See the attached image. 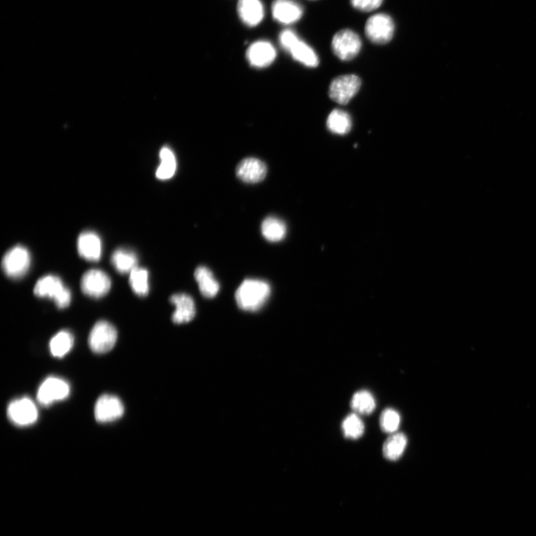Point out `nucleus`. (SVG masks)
Instances as JSON below:
<instances>
[{"mask_svg": "<svg viewBox=\"0 0 536 536\" xmlns=\"http://www.w3.org/2000/svg\"><path fill=\"white\" fill-rule=\"evenodd\" d=\"M7 414L11 423L20 427L34 424L38 418L35 404L27 397L12 401L8 407Z\"/></svg>", "mask_w": 536, "mask_h": 536, "instance_id": "8", "label": "nucleus"}, {"mask_svg": "<svg viewBox=\"0 0 536 536\" xmlns=\"http://www.w3.org/2000/svg\"><path fill=\"white\" fill-rule=\"evenodd\" d=\"M70 388L68 383L59 378H47L37 392V401L44 406L65 400L68 397Z\"/></svg>", "mask_w": 536, "mask_h": 536, "instance_id": "9", "label": "nucleus"}, {"mask_svg": "<svg viewBox=\"0 0 536 536\" xmlns=\"http://www.w3.org/2000/svg\"><path fill=\"white\" fill-rule=\"evenodd\" d=\"M276 56V50L269 42L253 44L247 51V58L253 67L262 68L272 65Z\"/></svg>", "mask_w": 536, "mask_h": 536, "instance_id": "14", "label": "nucleus"}, {"mask_svg": "<svg viewBox=\"0 0 536 536\" xmlns=\"http://www.w3.org/2000/svg\"><path fill=\"white\" fill-rule=\"evenodd\" d=\"M111 263L119 273L131 274L137 267L138 257L132 250L119 248L113 252Z\"/></svg>", "mask_w": 536, "mask_h": 536, "instance_id": "19", "label": "nucleus"}, {"mask_svg": "<svg viewBox=\"0 0 536 536\" xmlns=\"http://www.w3.org/2000/svg\"><path fill=\"white\" fill-rule=\"evenodd\" d=\"M395 25L390 16L377 14L370 17L366 23L365 33L368 39L376 44H386L393 37Z\"/></svg>", "mask_w": 536, "mask_h": 536, "instance_id": "5", "label": "nucleus"}, {"mask_svg": "<svg viewBox=\"0 0 536 536\" xmlns=\"http://www.w3.org/2000/svg\"><path fill=\"white\" fill-rule=\"evenodd\" d=\"M401 423L400 414L392 408H388L382 412L380 416V426L383 431L393 433L397 431Z\"/></svg>", "mask_w": 536, "mask_h": 536, "instance_id": "29", "label": "nucleus"}, {"mask_svg": "<svg viewBox=\"0 0 536 536\" xmlns=\"http://www.w3.org/2000/svg\"><path fill=\"white\" fill-rule=\"evenodd\" d=\"M81 288L87 296L101 298L109 292L111 280L104 272L98 269L89 270L82 276Z\"/></svg>", "mask_w": 536, "mask_h": 536, "instance_id": "10", "label": "nucleus"}, {"mask_svg": "<svg viewBox=\"0 0 536 536\" xmlns=\"http://www.w3.org/2000/svg\"><path fill=\"white\" fill-rule=\"evenodd\" d=\"M195 278L203 297L213 298L218 295L220 285L209 268L204 266L198 267L195 272Z\"/></svg>", "mask_w": 536, "mask_h": 536, "instance_id": "18", "label": "nucleus"}, {"mask_svg": "<svg viewBox=\"0 0 536 536\" xmlns=\"http://www.w3.org/2000/svg\"><path fill=\"white\" fill-rule=\"evenodd\" d=\"M362 85L361 79L354 75L340 76L331 82L329 87V96L340 105H347L359 92Z\"/></svg>", "mask_w": 536, "mask_h": 536, "instance_id": "7", "label": "nucleus"}, {"mask_svg": "<svg viewBox=\"0 0 536 536\" xmlns=\"http://www.w3.org/2000/svg\"><path fill=\"white\" fill-rule=\"evenodd\" d=\"M161 164L157 171V177L160 180H168L175 174L177 169L176 159L172 151L165 147L160 151Z\"/></svg>", "mask_w": 536, "mask_h": 536, "instance_id": "26", "label": "nucleus"}, {"mask_svg": "<svg viewBox=\"0 0 536 536\" xmlns=\"http://www.w3.org/2000/svg\"><path fill=\"white\" fill-rule=\"evenodd\" d=\"M78 251L80 256L87 261H99L102 253L100 237L94 232H83L78 239Z\"/></svg>", "mask_w": 536, "mask_h": 536, "instance_id": "15", "label": "nucleus"}, {"mask_svg": "<svg viewBox=\"0 0 536 536\" xmlns=\"http://www.w3.org/2000/svg\"><path fill=\"white\" fill-rule=\"evenodd\" d=\"M31 254L22 245H17L9 250L2 260V267L5 274L11 279H20L30 270Z\"/></svg>", "mask_w": 536, "mask_h": 536, "instance_id": "3", "label": "nucleus"}, {"mask_svg": "<svg viewBox=\"0 0 536 536\" xmlns=\"http://www.w3.org/2000/svg\"><path fill=\"white\" fill-rule=\"evenodd\" d=\"M327 127L333 134L345 135L351 130V117L346 112L341 110H334L329 114L327 120Z\"/></svg>", "mask_w": 536, "mask_h": 536, "instance_id": "22", "label": "nucleus"}, {"mask_svg": "<svg viewBox=\"0 0 536 536\" xmlns=\"http://www.w3.org/2000/svg\"><path fill=\"white\" fill-rule=\"evenodd\" d=\"M342 430L347 439H359L364 435V424L359 415L351 414L343 421Z\"/></svg>", "mask_w": 536, "mask_h": 536, "instance_id": "28", "label": "nucleus"}, {"mask_svg": "<svg viewBox=\"0 0 536 536\" xmlns=\"http://www.w3.org/2000/svg\"><path fill=\"white\" fill-rule=\"evenodd\" d=\"M74 344V338L70 331L63 330L59 331L49 343L50 352L54 357H63L72 350Z\"/></svg>", "mask_w": 536, "mask_h": 536, "instance_id": "24", "label": "nucleus"}, {"mask_svg": "<svg viewBox=\"0 0 536 536\" xmlns=\"http://www.w3.org/2000/svg\"><path fill=\"white\" fill-rule=\"evenodd\" d=\"M272 12L275 20L284 24L298 22L303 14L302 7L293 0H276Z\"/></svg>", "mask_w": 536, "mask_h": 536, "instance_id": "16", "label": "nucleus"}, {"mask_svg": "<svg viewBox=\"0 0 536 536\" xmlns=\"http://www.w3.org/2000/svg\"><path fill=\"white\" fill-rule=\"evenodd\" d=\"M351 407L357 414H371L376 408V400L369 391L362 390L356 392L351 400Z\"/></svg>", "mask_w": 536, "mask_h": 536, "instance_id": "21", "label": "nucleus"}, {"mask_svg": "<svg viewBox=\"0 0 536 536\" xmlns=\"http://www.w3.org/2000/svg\"><path fill=\"white\" fill-rule=\"evenodd\" d=\"M362 40L359 34L350 30L338 32L331 42L334 54L342 60H350L360 53Z\"/></svg>", "mask_w": 536, "mask_h": 536, "instance_id": "6", "label": "nucleus"}, {"mask_svg": "<svg viewBox=\"0 0 536 536\" xmlns=\"http://www.w3.org/2000/svg\"><path fill=\"white\" fill-rule=\"evenodd\" d=\"M352 6L363 12L375 11L382 4L383 0H350Z\"/></svg>", "mask_w": 536, "mask_h": 536, "instance_id": "30", "label": "nucleus"}, {"mask_svg": "<svg viewBox=\"0 0 536 536\" xmlns=\"http://www.w3.org/2000/svg\"><path fill=\"white\" fill-rule=\"evenodd\" d=\"M125 407L121 400L111 395H103L98 400L95 407V417L97 422L107 423L121 418Z\"/></svg>", "mask_w": 536, "mask_h": 536, "instance_id": "11", "label": "nucleus"}, {"mask_svg": "<svg viewBox=\"0 0 536 536\" xmlns=\"http://www.w3.org/2000/svg\"><path fill=\"white\" fill-rule=\"evenodd\" d=\"M238 15L249 27H256L262 20L264 9L260 0H239Z\"/></svg>", "mask_w": 536, "mask_h": 536, "instance_id": "17", "label": "nucleus"}, {"mask_svg": "<svg viewBox=\"0 0 536 536\" xmlns=\"http://www.w3.org/2000/svg\"><path fill=\"white\" fill-rule=\"evenodd\" d=\"M148 272L145 268L136 267L130 274L129 283L133 291L139 297L148 295Z\"/></svg>", "mask_w": 536, "mask_h": 536, "instance_id": "27", "label": "nucleus"}, {"mask_svg": "<svg viewBox=\"0 0 536 536\" xmlns=\"http://www.w3.org/2000/svg\"><path fill=\"white\" fill-rule=\"evenodd\" d=\"M286 224L276 217H268L262 224L263 236L271 242H278L283 240L286 235Z\"/></svg>", "mask_w": 536, "mask_h": 536, "instance_id": "23", "label": "nucleus"}, {"mask_svg": "<svg viewBox=\"0 0 536 536\" xmlns=\"http://www.w3.org/2000/svg\"><path fill=\"white\" fill-rule=\"evenodd\" d=\"M289 53L292 57L302 65L310 67L316 68L318 66L319 59L315 53L314 51L305 42L299 40L290 49Z\"/></svg>", "mask_w": 536, "mask_h": 536, "instance_id": "25", "label": "nucleus"}, {"mask_svg": "<svg viewBox=\"0 0 536 536\" xmlns=\"http://www.w3.org/2000/svg\"><path fill=\"white\" fill-rule=\"evenodd\" d=\"M407 444V439L404 433H394L383 445V454L388 461H398L404 454Z\"/></svg>", "mask_w": 536, "mask_h": 536, "instance_id": "20", "label": "nucleus"}, {"mask_svg": "<svg viewBox=\"0 0 536 536\" xmlns=\"http://www.w3.org/2000/svg\"><path fill=\"white\" fill-rule=\"evenodd\" d=\"M34 293L38 298L53 300L58 309L68 308L71 302L70 291L63 285L57 276L48 275L37 281Z\"/></svg>", "mask_w": 536, "mask_h": 536, "instance_id": "2", "label": "nucleus"}, {"mask_svg": "<svg viewBox=\"0 0 536 536\" xmlns=\"http://www.w3.org/2000/svg\"><path fill=\"white\" fill-rule=\"evenodd\" d=\"M170 302L176 307L172 315V321L174 324H183L193 320L196 314V308L193 298L186 293H177L170 298Z\"/></svg>", "mask_w": 536, "mask_h": 536, "instance_id": "13", "label": "nucleus"}, {"mask_svg": "<svg viewBox=\"0 0 536 536\" xmlns=\"http://www.w3.org/2000/svg\"><path fill=\"white\" fill-rule=\"evenodd\" d=\"M266 165L256 158L242 160L237 167V177L247 184H257L264 180L267 175Z\"/></svg>", "mask_w": 536, "mask_h": 536, "instance_id": "12", "label": "nucleus"}, {"mask_svg": "<svg viewBox=\"0 0 536 536\" xmlns=\"http://www.w3.org/2000/svg\"><path fill=\"white\" fill-rule=\"evenodd\" d=\"M117 340V331L108 321H98L89 337V346L96 354L110 352Z\"/></svg>", "mask_w": 536, "mask_h": 536, "instance_id": "4", "label": "nucleus"}, {"mask_svg": "<svg viewBox=\"0 0 536 536\" xmlns=\"http://www.w3.org/2000/svg\"><path fill=\"white\" fill-rule=\"evenodd\" d=\"M299 40L298 35L291 30H285L280 34V44L288 52Z\"/></svg>", "mask_w": 536, "mask_h": 536, "instance_id": "31", "label": "nucleus"}, {"mask_svg": "<svg viewBox=\"0 0 536 536\" xmlns=\"http://www.w3.org/2000/svg\"><path fill=\"white\" fill-rule=\"evenodd\" d=\"M271 291L270 285L264 281L246 279L236 292V301L241 310L257 312L262 309L269 298Z\"/></svg>", "mask_w": 536, "mask_h": 536, "instance_id": "1", "label": "nucleus"}]
</instances>
